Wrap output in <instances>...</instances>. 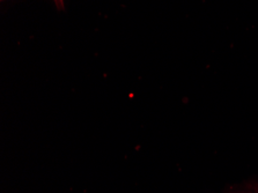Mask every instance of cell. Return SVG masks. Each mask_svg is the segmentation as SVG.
Returning a JSON list of instances; mask_svg holds the SVG:
<instances>
[{"mask_svg":"<svg viewBox=\"0 0 258 193\" xmlns=\"http://www.w3.org/2000/svg\"><path fill=\"white\" fill-rule=\"evenodd\" d=\"M58 9H64V0H53Z\"/></svg>","mask_w":258,"mask_h":193,"instance_id":"cell-1","label":"cell"}]
</instances>
